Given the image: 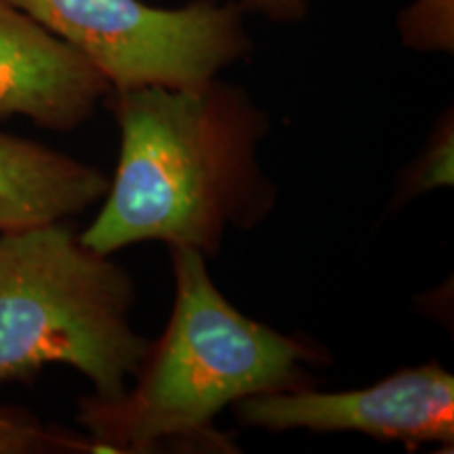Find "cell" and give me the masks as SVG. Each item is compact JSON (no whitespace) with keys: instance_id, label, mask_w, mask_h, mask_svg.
<instances>
[{"instance_id":"1","label":"cell","mask_w":454,"mask_h":454,"mask_svg":"<svg viewBox=\"0 0 454 454\" xmlns=\"http://www.w3.org/2000/svg\"><path fill=\"white\" fill-rule=\"evenodd\" d=\"M121 158L106 202L81 234L114 254L139 242L217 254L225 231L253 230L274 211L278 187L263 173L265 112L244 89L213 78L200 87L110 90Z\"/></svg>"},{"instance_id":"8","label":"cell","mask_w":454,"mask_h":454,"mask_svg":"<svg viewBox=\"0 0 454 454\" xmlns=\"http://www.w3.org/2000/svg\"><path fill=\"white\" fill-rule=\"evenodd\" d=\"M452 167H454V122L452 110L444 112L440 121L431 130L427 144L414 160L402 170L397 179L394 198H391L389 211L404 207L414 198L435 187L452 185Z\"/></svg>"},{"instance_id":"4","label":"cell","mask_w":454,"mask_h":454,"mask_svg":"<svg viewBox=\"0 0 454 454\" xmlns=\"http://www.w3.org/2000/svg\"><path fill=\"white\" fill-rule=\"evenodd\" d=\"M93 64L112 90L200 87L251 55L240 3L194 0H9Z\"/></svg>"},{"instance_id":"5","label":"cell","mask_w":454,"mask_h":454,"mask_svg":"<svg viewBox=\"0 0 454 454\" xmlns=\"http://www.w3.org/2000/svg\"><path fill=\"white\" fill-rule=\"evenodd\" d=\"M231 408L242 427L271 434L357 431L411 448L454 444V377L438 362L402 368L364 389L270 391L244 397Z\"/></svg>"},{"instance_id":"2","label":"cell","mask_w":454,"mask_h":454,"mask_svg":"<svg viewBox=\"0 0 454 454\" xmlns=\"http://www.w3.org/2000/svg\"><path fill=\"white\" fill-rule=\"evenodd\" d=\"M168 248L175 301L162 337L152 340L122 394L78 400L76 419L95 452L147 454L162 446L231 452L234 444L215 427L223 408L248 395L311 387L309 366L333 360L320 343L238 311L200 251Z\"/></svg>"},{"instance_id":"3","label":"cell","mask_w":454,"mask_h":454,"mask_svg":"<svg viewBox=\"0 0 454 454\" xmlns=\"http://www.w3.org/2000/svg\"><path fill=\"white\" fill-rule=\"evenodd\" d=\"M110 257L66 221L0 234V385L66 364L93 395L127 389L152 340L135 331V284Z\"/></svg>"},{"instance_id":"9","label":"cell","mask_w":454,"mask_h":454,"mask_svg":"<svg viewBox=\"0 0 454 454\" xmlns=\"http://www.w3.org/2000/svg\"><path fill=\"white\" fill-rule=\"evenodd\" d=\"M95 452L89 435L47 425L32 412L15 406H0V454Z\"/></svg>"},{"instance_id":"6","label":"cell","mask_w":454,"mask_h":454,"mask_svg":"<svg viewBox=\"0 0 454 454\" xmlns=\"http://www.w3.org/2000/svg\"><path fill=\"white\" fill-rule=\"evenodd\" d=\"M112 87L76 49L9 0H0V121L24 116L72 130L87 122Z\"/></svg>"},{"instance_id":"7","label":"cell","mask_w":454,"mask_h":454,"mask_svg":"<svg viewBox=\"0 0 454 454\" xmlns=\"http://www.w3.org/2000/svg\"><path fill=\"white\" fill-rule=\"evenodd\" d=\"M98 167L0 133V234L76 217L107 194Z\"/></svg>"},{"instance_id":"10","label":"cell","mask_w":454,"mask_h":454,"mask_svg":"<svg viewBox=\"0 0 454 454\" xmlns=\"http://www.w3.org/2000/svg\"><path fill=\"white\" fill-rule=\"evenodd\" d=\"M244 11L268 17L276 24H299L309 13V0H240Z\"/></svg>"}]
</instances>
